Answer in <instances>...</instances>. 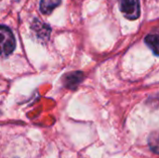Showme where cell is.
I'll use <instances>...</instances> for the list:
<instances>
[{
    "label": "cell",
    "mask_w": 159,
    "mask_h": 158,
    "mask_svg": "<svg viewBox=\"0 0 159 158\" xmlns=\"http://www.w3.org/2000/svg\"><path fill=\"white\" fill-rule=\"evenodd\" d=\"M16 47L15 37L11 30L7 26L0 25V55L11 54Z\"/></svg>",
    "instance_id": "1"
},
{
    "label": "cell",
    "mask_w": 159,
    "mask_h": 158,
    "mask_svg": "<svg viewBox=\"0 0 159 158\" xmlns=\"http://www.w3.org/2000/svg\"><path fill=\"white\" fill-rule=\"evenodd\" d=\"M121 12L129 20H136L140 17V1L139 0H121Z\"/></svg>",
    "instance_id": "2"
},
{
    "label": "cell",
    "mask_w": 159,
    "mask_h": 158,
    "mask_svg": "<svg viewBox=\"0 0 159 158\" xmlns=\"http://www.w3.org/2000/svg\"><path fill=\"white\" fill-rule=\"evenodd\" d=\"M84 75L81 72H74L69 74H66L64 78V84L67 88L75 89L79 83L83 80Z\"/></svg>",
    "instance_id": "3"
},
{
    "label": "cell",
    "mask_w": 159,
    "mask_h": 158,
    "mask_svg": "<svg viewBox=\"0 0 159 158\" xmlns=\"http://www.w3.org/2000/svg\"><path fill=\"white\" fill-rule=\"evenodd\" d=\"M32 28L34 29V31L37 34L38 37L40 38H48L49 34H50V28L48 25L35 20L34 22L32 25Z\"/></svg>",
    "instance_id": "4"
},
{
    "label": "cell",
    "mask_w": 159,
    "mask_h": 158,
    "mask_svg": "<svg viewBox=\"0 0 159 158\" xmlns=\"http://www.w3.org/2000/svg\"><path fill=\"white\" fill-rule=\"evenodd\" d=\"M61 3V0H41L40 10L43 14H50Z\"/></svg>",
    "instance_id": "5"
},
{
    "label": "cell",
    "mask_w": 159,
    "mask_h": 158,
    "mask_svg": "<svg viewBox=\"0 0 159 158\" xmlns=\"http://www.w3.org/2000/svg\"><path fill=\"white\" fill-rule=\"evenodd\" d=\"M146 45L153 50L155 55H158V35L157 34H148L145 37Z\"/></svg>",
    "instance_id": "6"
},
{
    "label": "cell",
    "mask_w": 159,
    "mask_h": 158,
    "mask_svg": "<svg viewBox=\"0 0 159 158\" xmlns=\"http://www.w3.org/2000/svg\"><path fill=\"white\" fill-rule=\"evenodd\" d=\"M155 138L153 139V137H152V143L150 142V146H151V149L155 152V153H158V150H157V148H158V138H157V134L156 133L155 134Z\"/></svg>",
    "instance_id": "7"
}]
</instances>
